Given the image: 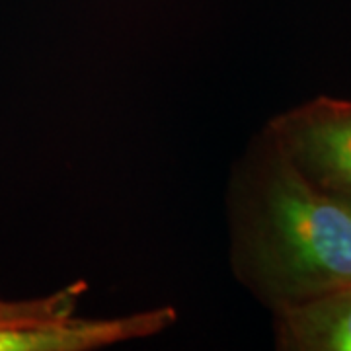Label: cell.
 Segmentation results:
<instances>
[{
  "mask_svg": "<svg viewBox=\"0 0 351 351\" xmlns=\"http://www.w3.org/2000/svg\"><path fill=\"white\" fill-rule=\"evenodd\" d=\"M228 260L271 313L351 285V209L302 178L260 131L226 182Z\"/></svg>",
  "mask_w": 351,
  "mask_h": 351,
  "instance_id": "6da1fadb",
  "label": "cell"
},
{
  "mask_svg": "<svg viewBox=\"0 0 351 351\" xmlns=\"http://www.w3.org/2000/svg\"><path fill=\"white\" fill-rule=\"evenodd\" d=\"M263 131L308 184L351 209V100L318 96L276 115Z\"/></svg>",
  "mask_w": 351,
  "mask_h": 351,
  "instance_id": "3957f363",
  "label": "cell"
},
{
  "mask_svg": "<svg viewBox=\"0 0 351 351\" xmlns=\"http://www.w3.org/2000/svg\"><path fill=\"white\" fill-rule=\"evenodd\" d=\"M86 281L38 299H0V351H96L152 338L178 322L174 306L119 316H80Z\"/></svg>",
  "mask_w": 351,
  "mask_h": 351,
  "instance_id": "7a4b0ae2",
  "label": "cell"
},
{
  "mask_svg": "<svg viewBox=\"0 0 351 351\" xmlns=\"http://www.w3.org/2000/svg\"><path fill=\"white\" fill-rule=\"evenodd\" d=\"M274 339L283 351H351V285L274 311Z\"/></svg>",
  "mask_w": 351,
  "mask_h": 351,
  "instance_id": "277c9868",
  "label": "cell"
}]
</instances>
